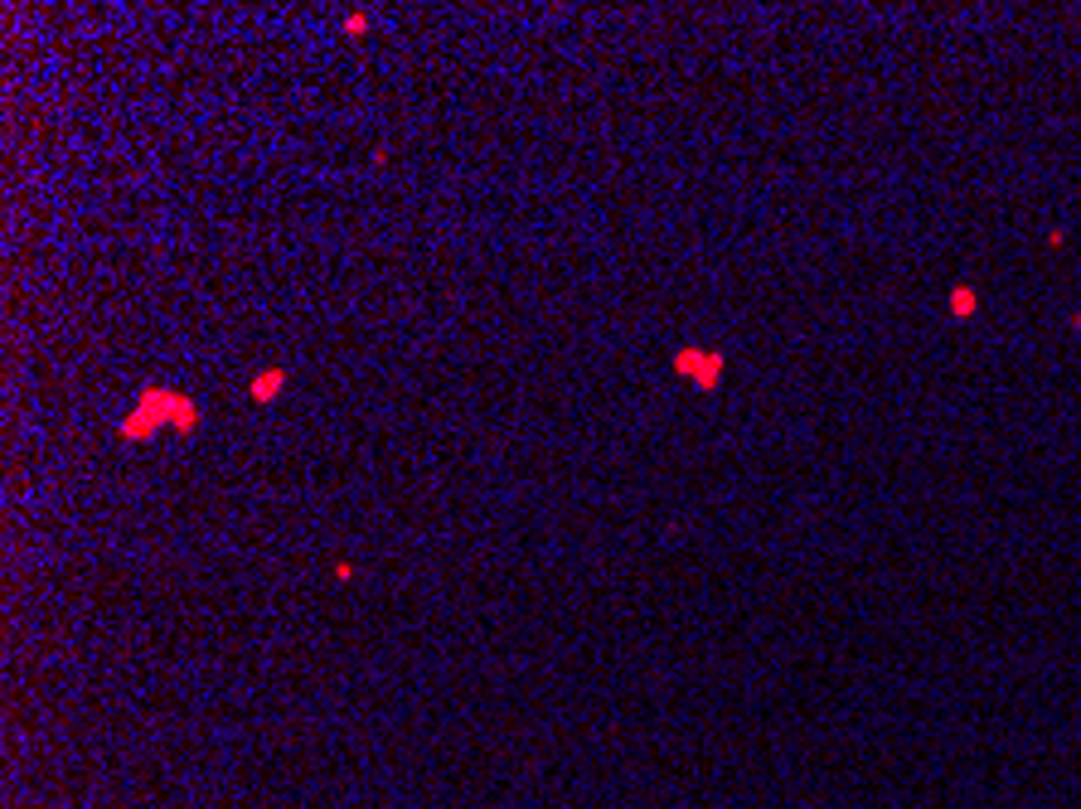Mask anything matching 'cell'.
<instances>
[{"label":"cell","mask_w":1081,"mask_h":809,"mask_svg":"<svg viewBox=\"0 0 1081 809\" xmlns=\"http://www.w3.org/2000/svg\"><path fill=\"white\" fill-rule=\"evenodd\" d=\"M364 30H369V15H364V10H354L350 20H345V34L354 39V34H364Z\"/></svg>","instance_id":"obj_2"},{"label":"cell","mask_w":1081,"mask_h":809,"mask_svg":"<svg viewBox=\"0 0 1081 809\" xmlns=\"http://www.w3.org/2000/svg\"><path fill=\"white\" fill-rule=\"evenodd\" d=\"M282 383H287V369H267V374L253 378V388H248V393H253V403H272V398L282 393Z\"/></svg>","instance_id":"obj_1"}]
</instances>
